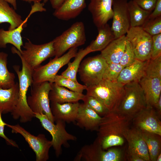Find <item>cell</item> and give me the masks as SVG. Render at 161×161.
Instances as JSON below:
<instances>
[{
    "instance_id": "obj_31",
    "label": "cell",
    "mask_w": 161,
    "mask_h": 161,
    "mask_svg": "<svg viewBox=\"0 0 161 161\" xmlns=\"http://www.w3.org/2000/svg\"><path fill=\"white\" fill-rule=\"evenodd\" d=\"M92 51L89 46L85 49H80L77 52L73 61L68 64L67 69L61 74V75L74 81H77V74L80 65L83 58Z\"/></svg>"
},
{
    "instance_id": "obj_25",
    "label": "cell",
    "mask_w": 161,
    "mask_h": 161,
    "mask_svg": "<svg viewBox=\"0 0 161 161\" xmlns=\"http://www.w3.org/2000/svg\"><path fill=\"white\" fill-rule=\"evenodd\" d=\"M51 87L49 98L52 102L59 103L77 102L82 100L85 96L82 93L69 90L54 82L51 83Z\"/></svg>"
},
{
    "instance_id": "obj_2",
    "label": "cell",
    "mask_w": 161,
    "mask_h": 161,
    "mask_svg": "<svg viewBox=\"0 0 161 161\" xmlns=\"http://www.w3.org/2000/svg\"><path fill=\"white\" fill-rule=\"evenodd\" d=\"M22 69L20 70L18 65H15L13 68L19 80V90L17 104L11 113L13 118L15 120L19 119L21 123L31 121L35 117V114L28 106L27 93L29 86L32 83V70L21 57Z\"/></svg>"
},
{
    "instance_id": "obj_26",
    "label": "cell",
    "mask_w": 161,
    "mask_h": 161,
    "mask_svg": "<svg viewBox=\"0 0 161 161\" xmlns=\"http://www.w3.org/2000/svg\"><path fill=\"white\" fill-rule=\"evenodd\" d=\"M19 90L17 82L9 88H0V110L2 114L11 113L14 110L17 104Z\"/></svg>"
},
{
    "instance_id": "obj_20",
    "label": "cell",
    "mask_w": 161,
    "mask_h": 161,
    "mask_svg": "<svg viewBox=\"0 0 161 161\" xmlns=\"http://www.w3.org/2000/svg\"><path fill=\"white\" fill-rule=\"evenodd\" d=\"M80 103L78 102L59 103L51 102L50 107L55 122L60 120L75 122Z\"/></svg>"
},
{
    "instance_id": "obj_35",
    "label": "cell",
    "mask_w": 161,
    "mask_h": 161,
    "mask_svg": "<svg viewBox=\"0 0 161 161\" xmlns=\"http://www.w3.org/2000/svg\"><path fill=\"white\" fill-rule=\"evenodd\" d=\"M82 100L84 104L102 117L110 112L101 101L93 96L85 95Z\"/></svg>"
},
{
    "instance_id": "obj_36",
    "label": "cell",
    "mask_w": 161,
    "mask_h": 161,
    "mask_svg": "<svg viewBox=\"0 0 161 161\" xmlns=\"http://www.w3.org/2000/svg\"><path fill=\"white\" fill-rule=\"evenodd\" d=\"M142 27L151 36L161 33V16L153 19L147 18Z\"/></svg>"
},
{
    "instance_id": "obj_23",
    "label": "cell",
    "mask_w": 161,
    "mask_h": 161,
    "mask_svg": "<svg viewBox=\"0 0 161 161\" xmlns=\"http://www.w3.org/2000/svg\"><path fill=\"white\" fill-rule=\"evenodd\" d=\"M127 38L125 35L115 39L101 51L107 64L119 63L124 52Z\"/></svg>"
},
{
    "instance_id": "obj_47",
    "label": "cell",
    "mask_w": 161,
    "mask_h": 161,
    "mask_svg": "<svg viewBox=\"0 0 161 161\" xmlns=\"http://www.w3.org/2000/svg\"><path fill=\"white\" fill-rule=\"evenodd\" d=\"M21 1L28 2H33L34 3L35 2H41L42 1H43L44 2H46L48 0H21Z\"/></svg>"
},
{
    "instance_id": "obj_12",
    "label": "cell",
    "mask_w": 161,
    "mask_h": 161,
    "mask_svg": "<svg viewBox=\"0 0 161 161\" xmlns=\"http://www.w3.org/2000/svg\"><path fill=\"white\" fill-rule=\"evenodd\" d=\"M6 126L11 129L13 133L19 134L25 139L36 155V161H47L49 159V151L52 146L51 140H48L44 134L35 136L31 134L18 124Z\"/></svg>"
},
{
    "instance_id": "obj_45",
    "label": "cell",
    "mask_w": 161,
    "mask_h": 161,
    "mask_svg": "<svg viewBox=\"0 0 161 161\" xmlns=\"http://www.w3.org/2000/svg\"><path fill=\"white\" fill-rule=\"evenodd\" d=\"M154 108L158 116L160 118L161 116V96H160Z\"/></svg>"
},
{
    "instance_id": "obj_22",
    "label": "cell",
    "mask_w": 161,
    "mask_h": 161,
    "mask_svg": "<svg viewBox=\"0 0 161 161\" xmlns=\"http://www.w3.org/2000/svg\"><path fill=\"white\" fill-rule=\"evenodd\" d=\"M86 6L85 0H65L53 15L59 19L68 20L76 18Z\"/></svg>"
},
{
    "instance_id": "obj_16",
    "label": "cell",
    "mask_w": 161,
    "mask_h": 161,
    "mask_svg": "<svg viewBox=\"0 0 161 161\" xmlns=\"http://www.w3.org/2000/svg\"><path fill=\"white\" fill-rule=\"evenodd\" d=\"M134 126L142 131H146L161 136V122L154 108L146 107L132 119Z\"/></svg>"
},
{
    "instance_id": "obj_7",
    "label": "cell",
    "mask_w": 161,
    "mask_h": 161,
    "mask_svg": "<svg viewBox=\"0 0 161 161\" xmlns=\"http://www.w3.org/2000/svg\"><path fill=\"white\" fill-rule=\"evenodd\" d=\"M23 47L25 49L21 52L14 47H12L11 52L21 57L33 70L40 66L44 61L55 56L52 41L44 44H36L28 39Z\"/></svg>"
},
{
    "instance_id": "obj_32",
    "label": "cell",
    "mask_w": 161,
    "mask_h": 161,
    "mask_svg": "<svg viewBox=\"0 0 161 161\" xmlns=\"http://www.w3.org/2000/svg\"><path fill=\"white\" fill-rule=\"evenodd\" d=\"M142 133L148 148L150 161H156L157 156L161 152V136L146 131H142Z\"/></svg>"
},
{
    "instance_id": "obj_42",
    "label": "cell",
    "mask_w": 161,
    "mask_h": 161,
    "mask_svg": "<svg viewBox=\"0 0 161 161\" xmlns=\"http://www.w3.org/2000/svg\"><path fill=\"white\" fill-rule=\"evenodd\" d=\"M125 154L126 160L128 161H145L134 151L128 147Z\"/></svg>"
},
{
    "instance_id": "obj_44",
    "label": "cell",
    "mask_w": 161,
    "mask_h": 161,
    "mask_svg": "<svg viewBox=\"0 0 161 161\" xmlns=\"http://www.w3.org/2000/svg\"><path fill=\"white\" fill-rule=\"evenodd\" d=\"M53 8L56 9L59 7L65 0H49Z\"/></svg>"
},
{
    "instance_id": "obj_33",
    "label": "cell",
    "mask_w": 161,
    "mask_h": 161,
    "mask_svg": "<svg viewBox=\"0 0 161 161\" xmlns=\"http://www.w3.org/2000/svg\"><path fill=\"white\" fill-rule=\"evenodd\" d=\"M143 77L161 78V55L146 61Z\"/></svg>"
},
{
    "instance_id": "obj_14",
    "label": "cell",
    "mask_w": 161,
    "mask_h": 161,
    "mask_svg": "<svg viewBox=\"0 0 161 161\" xmlns=\"http://www.w3.org/2000/svg\"><path fill=\"white\" fill-rule=\"evenodd\" d=\"M44 6L43 3H34L33 5L32 6L29 14L19 26L12 30H6L3 28L0 29V48H6L7 44H10L13 45L21 52L22 51L21 47L23 46L21 33L24 28L27 26L26 22L33 13L37 12L45 11L46 9Z\"/></svg>"
},
{
    "instance_id": "obj_11",
    "label": "cell",
    "mask_w": 161,
    "mask_h": 161,
    "mask_svg": "<svg viewBox=\"0 0 161 161\" xmlns=\"http://www.w3.org/2000/svg\"><path fill=\"white\" fill-rule=\"evenodd\" d=\"M107 65L100 54L85 59L78 71L80 79L87 87L97 84L102 79Z\"/></svg>"
},
{
    "instance_id": "obj_1",
    "label": "cell",
    "mask_w": 161,
    "mask_h": 161,
    "mask_svg": "<svg viewBox=\"0 0 161 161\" xmlns=\"http://www.w3.org/2000/svg\"><path fill=\"white\" fill-rule=\"evenodd\" d=\"M131 121L116 111H110L102 117L96 139L102 148L106 150L123 145L125 140L123 134Z\"/></svg>"
},
{
    "instance_id": "obj_19",
    "label": "cell",
    "mask_w": 161,
    "mask_h": 161,
    "mask_svg": "<svg viewBox=\"0 0 161 161\" xmlns=\"http://www.w3.org/2000/svg\"><path fill=\"white\" fill-rule=\"evenodd\" d=\"M102 118L86 105L80 103L75 122L77 126L86 130L97 131Z\"/></svg>"
},
{
    "instance_id": "obj_24",
    "label": "cell",
    "mask_w": 161,
    "mask_h": 161,
    "mask_svg": "<svg viewBox=\"0 0 161 161\" xmlns=\"http://www.w3.org/2000/svg\"><path fill=\"white\" fill-rule=\"evenodd\" d=\"M146 61L136 59L132 64L124 67L117 81L123 85L133 82H139L144 76Z\"/></svg>"
},
{
    "instance_id": "obj_8",
    "label": "cell",
    "mask_w": 161,
    "mask_h": 161,
    "mask_svg": "<svg viewBox=\"0 0 161 161\" xmlns=\"http://www.w3.org/2000/svg\"><path fill=\"white\" fill-rule=\"evenodd\" d=\"M35 117L38 119L42 127L51 134L52 146L53 147L57 157L61 154L62 146L68 147L69 146L68 141L75 140L76 137L69 133L65 129V122L57 120L55 124L52 122L46 115L43 114H35Z\"/></svg>"
},
{
    "instance_id": "obj_38",
    "label": "cell",
    "mask_w": 161,
    "mask_h": 161,
    "mask_svg": "<svg viewBox=\"0 0 161 161\" xmlns=\"http://www.w3.org/2000/svg\"><path fill=\"white\" fill-rule=\"evenodd\" d=\"M136 59L132 44L127 38L125 50L119 64L125 67L133 63Z\"/></svg>"
},
{
    "instance_id": "obj_21",
    "label": "cell",
    "mask_w": 161,
    "mask_h": 161,
    "mask_svg": "<svg viewBox=\"0 0 161 161\" xmlns=\"http://www.w3.org/2000/svg\"><path fill=\"white\" fill-rule=\"evenodd\" d=\"M139 83L144 92L146 107L154 108L161 96V78L143 77Z\"/></svg>"
},
{
    "instance_id": "obj_17",
    "label": "cell",
    "mask_w": 161,
    "mask_h": 161,
    "mask_svg": "<svg viewBox=\"0 0 161 161\" xmlns=\"http://www.w3.org/2000/svg\"><path fill=\"white\" fill-rule=\"evenodd\" d=\"M113 0H90L88 9L93 21L97 28L107 23L112 18V6Z\"/></svg>"
},
{
    "instance_id": "obj_27",
    "label": "cell",
    "mask_w": 161,
    "mask_h": 161,
    "mask_svg": "<svg viewBox=\"0 0 161 161\" xmlns=\"http://www.w3.org/2000/svg\"><path fill=\"white\" fill-rule=\"evenodd\" d=\"M6 1L0 0V24L9 23V30H13L18 27L24 21L21 16Z\"/></svg>"
},
{
    "instance_id": "obj_28",
    "label": "cell",
    "mask_w": 161,
    "mask_h": 161,
    "mask_svg": "<svg viewBox=\"0 0 161 161\" xmlns=\"http://www.w3.org/2000/svg\"><path fill=\"white\" fill-rule=\"evenodd\" d=\"M97 28L98 34L96 38L88 46L92 52L101 51L115 39L111 28L107 23Z\"/></svg>"
},
{
    "instance_id": "obj_13",
    "label": "cell",
    "mask_w": 161,
    "mask_h": 161,
    "mask_svg": "<svg viewBox=\"0 0 161 161\" xmlns=\"http://www.w3.org/2000/svg\"><path fill=\"white\" fill-rule=\"evenodd\" d=\"M126 36L132 44L137 59L144 61L151 58L152 36L142 27H130Z\"/></svg>"
},
{
    "instance_id": "obj_30",
    "label": "cell",
    "mask_w": 161,
    "mask_h": 161,
    "mask_svg": "<svg viewBox=\"0 0 161 161\" xmlns=\"http://www.w3.org/2000/svg\"><path fill=\"white\" fill-rule=\"evenodd\" d=\"M8 54L0 52V88H9L15 83V75L8 70L7 68Z\"/></svg>"
},
{
    "instance_id": "obj_4",
    "label": "cell",
    "mask_w": 161,
    "mask_h": 161,
    "mask_svg": "<svg viewBox=\"0 0 161 161\" xmlns=\"http://www.w3.org/2000/svg\"><path fill=\"white\" fill-rule=\"evenodd\" d=\"M124 92L116 111L132 120L141 110L146 107L143 91L137 82L124 85Z\"/></svg>"
},
{
    "instance_id": "obj_29",
    "label": "cell",
    "mask_w": 161,
    "mask_h": 161,
    "mask_svg": "<svg viewBox=\"0 0 161 161\" xmlns=\"http://www.w3.org/2000/svg\"><path fill=\"white\" fill-rule=\"evenodd\" d=\"M130 27H142L151 13L139 7L132 0L128 2Z\"/></svg>"
},
{
    "instance_id": "obj_41",
    "label": "cell",
    "mask_w": 161,
    "mask_h": 161,
    "mask_svg": "<svg viewBox=\"0 0 161 161\" xmlns=\"http://www.w3.org/2000/svg\"><path fill=\"white\" fill-rule=\"evenodd\" d=\"M2 112L0 110V137L4 139L7 143L9 145L18 148V145L13 140L9 139L5 135L4 133V129L7 123L4 122L2 118Z\"/></svg>"
},
{
    "instance_id": "obj_39",
    "label": "cell",
    "mask_w": 161,
    "mask_h": 161,
    "mask_svg": "<svg viewBox=\"0 0 161 161\" xmlns=\"http://www.w3.org/2000/svg\"><path fill=\"white\" fill-rule=\"evenodd\" d=\"M152 47L151 58L154 59L161 55V33L152 36Z\"/></svg>"
},
{
    "instance_id": "obj_46",
    "label": "cell",
    "mask_w": 161,
    "mask_h": 161,
    "mask_svg": "<svg viewBox=\"0 0 161 161\" xmlns=\"http://www.w3.org/2000/svg\"><path fill=\"white\" fill-rule=\"evenodd\" d=\"M8 3L10 4L13 7L15 10H16L17 8L16 0H4Z\"/></svg>"
},
{
    "instance_id": "obj_10",
    "label": "cell",
    "mask_w": 161,
    "mask_h": 161,
    "mask_svg": "<svg viewBox=\"0 0 161 161\" xmlns=\"http://www.w3.org/2000/svg\"><path fill=\"white\" fill-rule=\"evenodd\" d=\"M77 48H72L61 56L51 60L46 64L40 66L33 70L32 83H40L48 81L53 83L55 77L60 69L68 64L74 58L77 52Z\"/></svg>"
},
{
    "instance_id": "obj_15",
    "label": "cell",
    "mask_w": 161,
    "mask_h": 161,
    "mask_svg": "<svg viewBox=\"0 0 161 161\" xmlns=\"http://www.w3.org/2000/svg\"><path fill=\"white\" fill-rule=\"evenodd\" d=\"M128 0H113L111 30L115 39L125 35L130 27Z\"/></svg>"
},
{
    "instance_id": "obj_37",
    "label": "cell",
    "mask_w": 161,
    "mask_h": 161,
    "mask_svg": "<svg viewBox=\"0 0 161 161\" xmlns=\"http://www.w3.org/2000/svg\"><path fill=\"white\" fill-rule=\"evenodd\" d=\"M124 67L119 63L108 64L103 73L102 79L117 81L120 74Z\"/></svg>"
},
{
    "instance_id": "obj_43",
    "label": "cell",
    "mask_w": 161,
    "mask_h": 161,
    "mask_svg": "<svg viewBox=\"0 0 161 161\" xmlns=\"http://www.w3.org/2000/svg\"><path fill=\"white\" fill-rule=\"evenodd\" d=\"M153 11L147 18L153 19L161 16V0H157L154 8Z\"/></svg>"
},
{
    "instance_id": "obj_3",
    "label": "cell",
    "mask_w": 161,
    "mask_h": 161,
    "mask_svg": "<svg viewBox=\"0 0 161 161\" xmlns=\"http://www.w3.org/2000/svg\"><path fill=\"white\" fill-rule=\"evenodd\" d=\"M124 85L102 79L97 84L87 87L86 95L98 99L110 111H116L123 94Z\"/></svg>"
},
{
    "instance_id": "obj_34",
    "label": "cell",
    "mask_w": 161,
    "mask_h": 161,
    "mask_svg": "<svg viewBox=\"0 0 161 161\" xmlns=\"http://www.w3.org/2000/svg\"><path fill=\"white\" fill-rule=\"evenodd\" d=\"M53 82L59 86L67 88L70 90L81 93L87 88L85 85L79 83L78 81H74L61 75H57Z\"/></svg>"
},
{
    "instance_id": "obj_48",
    "label": "cell",
    "mask_w": 161,
    "mask_h": 161,
    "mask_svg": "<svg viewBox=\"0 0 161 161\" xmlns=\"http://www.w3.org/2000/svg\"><path fill=\"white\" fill-rule=\"evenodd\" d=\"M161 161V152H160L157 156L156 161Z\"/></svg>"
},
{
    "instance_id": "obj_18",
    "label": "cell",
    "mask_w": 161,
    "mask_h": 161,
    "mask_svg": "<svg viewBox=\"0 0 161 161\" xmlns=\"http://www.w3.org/2000/svg\"><path fill=\"white\" fill-rule=\"evenodd\" d=\"M128 143V148L134 151L145 161H150L148 148L142 131L134 126L130 127L123 134Z\"/></svg>"
},
{
    "instance_id": "obj_40",
    "label": "cell",
    "mask_w": 161,
    "mask_h": 161,
    "mask_svg": "<svg viewBox=\"0 0 161 161\" xmlns=\"http://www.w3.org/2000/svg\"><path fill=\"white\" fill-rule=\"evenodd\" d=\"M132 0L143 9L151 12L154 10L157 1V0Z\"/></svg>"
},
{
    "instance_id": "obj_5",
    "label": "cell",
    "mask_w": 161,
    "mask_h": 161,
    "mask_svg": "<svg viewBox=\"0 0 161 161\" xmlns=\"http://www.w3.org/2000/svg\"><path fill=\"white\" fill-rule=\"evenodd\" d=\"M86 40L84 24L81 21L73 24L53 40L55 57L63 55L72 48L83 45Z\"/></svg>"
},
{
    "instance_id": "obj_6",
    "label": "cell",
    "mask_w": 161,
    "mask_h": 161,
    "mask_svg": "<svg viewBox=\"0 0 161 161\" xmlns=\"http://www.w3.org/2000/svg\"><path fill=\"white\" fill-rule=\"evenodd\" d=\"M126 152L121 148L111 147L103 149L96 139L90 145L83 146L78 153L75 161H122L126 160Z\"/></svg>"
},
{
    "instance_id": "obj_9",
    "label": "cell",
    "mask_w": 161,
    "mask_h": 161,
    "mask_svg": "<svg viewBox=\"0 0 161 161\" xmlns=\"http://www.w3.org/2000/svg\"><path fill=\"white\" fill-rule=\"evenodd\" d=\"M51 83L48 81L32 83L30 95L27 97V101L29 107L35 114H44L52 122L54 123L49 98V93L52 88Z\"/></svg>"
}]
</instances>
